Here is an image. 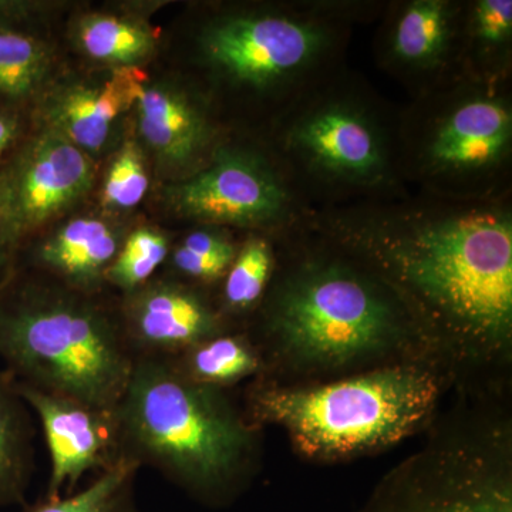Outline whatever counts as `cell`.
I'll list each match as a JSON object with an SVG mask.
<instances>
[{
	"label": "cell",
	"mask_w": 512,
	"mask_h": 512,
	"mask_svg": "<svg viewBox=\"0 0 512 512\" xmlns=\"http://www.w3.org/2000/svg\"><path fill=\"white\" fill-rule=\"evenodd\" d=\"M119 318L136 356L174 357L227 333L224 316L194 286L151 279L121 302Z\"/></svg>",
	"instance_id": "obj_13"
},
{
	"label": "cell",
	"mask_w": 512,
	"mask_h": 512,
	"mask_svg": "<svg viewBox=\"0 0 512 512\" xmlns=\"http://www.w3.org/2000/svg\"><path fill=\"white\" fill-rule=\"evenodd\" d=\"M140 466L123 457L101 471L92 484L67 497H46L23 512H137L134 480Z\"/></svg>",
	"instance_id": "obj_23"
},
{
	"label": "cell",
	"mask_w": 512,
	"mask_h": 512,
	"mask_svg": "<svg viewBox=\"0 0 512 512\" xmlns=\"http://www.w3.org/2000/svg\"><path fill=\"white\" fill-rule=\"evenodd\" d=\"M170 256V241L156 228L141 227L127 235L106 274V284L123 295L148 284Z\"/></svg>",
	"instance_id": "obj_24"
},
{
	"label": "cell",
	"mask_w": 512,
	"mask_h": 512,
	"mask_svg": "<svg viewBox=\"0 0 512 512\" xmlns=\"http://www.w3.org/2000/svg\"><path fill=\"white\" fill-rule=\"evenodd\" d=\"M74 39L94 62L140 69L156 53L158 30L137 16L90 13L77 22Z\"/></svg>",
	"instance_id": "obj_19"
},
{
	"label": "cell",
	"mask_w": 512,
	"mask_h": 512,
	"mask_svg": "<svg viewBox=\"0 0 512 512\" xmlns=\"http://www.w3.org/2000/svg\"><path fill=\"white\" fill-rule=\"evenodd\" d=\"M116 417L123 457L210 503L234 490L254 451V430L222 389L192 382L168 357L136 356Z\"/></svg>",
	"instance_id": "obj_2"
},
{
	"label": "cell",
	"mask_w": 512,
	"mask_h": 512,
	"mask_svg": "<svg viewBox=\"0 0 512 512\" xmlns=\"http://www.w3.org/2000/svg\"><path fill=\"white\" fill-rule=\"evenodd\" d=\"M237 252L231 238L217 229L205 228L188 234L168 258L175 274L210 284L224 278Z\"/></svg>",
	"instance_id": "obj_26"
},
{
	"label": "cell",
	"mask_w": 512,
	"mask_h": 512,
	"mask_svg": "<svg viewBox=\"0 0 512 512\" xmlns=\"http://www.w3.org/2000/svg\"><path fill=\"white\" fill-rule=\"evenodd\" d=\"M439 392L426 367L394 365L323 386L259 387L249 410L256 421L282 427L303 456L335 460L410 436L433 412Z\"/></svg>",
	"instance_id": "obj_5"
},
{
	"label": "cell",
	"mask_w": 512,
	"mask_h": 512,
	"mask_svg": "<svg viewBox=\"0 0 512 512\" xmlns=\"http://www.w3.org/2000/svg\"><path fill=\"white\" fill-rule=\"evenodd\" d=\"M367 512H512L510 478L478 458H443L387 488Z\"/></svg>",
	"instance_id": "obj_15"
},
{
	"label": "cell",
	"mask_w": 512,
	"mask_h": 512,
	"mask_svg": "<svg viewBox=\"0 0 512 512\" xmlns=\"http://www.w3.org/2000/svg\"><path fill=\"white\" fill-rule=\"evenodd\" d=\"M53 66L45 40L22 25L0 23V101L18 106L42 93Z\"/></svg>",
	"instance_id": "obj_21"
},
{
	"label": "cell",
	"mask_w": 512,
	"mask_h": 512,
	"mask_svg": "<svg viewBox=\"0 0 512 512\" xmlns=\"http://www.w3.org/2000/svg\"><path fill=\"white\" fill-rule=\"evenodd\" d=\"M12 377L0 375V507L19 503L33 468V431Z\"/></svg>",
	"instance_id": "obj_20"
},
{
	"label": "cell",
	"mask_w": 512,
	"mask_h": 512,
	"mask_svg": "<svg viewBox=\"0 0 512 512\" xmlns=\"http://www.w3.org/2000/svg\"><path fill=\"white\" fill-rule=\"evenodd\" d=\"M265 330L282 359L313 372L386 356L421 332L376 272L332 255L308 256L278 282Z\"/></svg>",
	"instance_id": "obj_4"
},
{
	"label": "cell",
	"mask_w": 512,
	"mask_h": 512,
	"mask_svg": "<svg viewBox=\"0 0 512 512\" xmlns=\"http://www.w3.org/2000/svg\"><path fill=\"white\" fill-rule=\"evenodd\" d=\"M148 187L143 150L136 141L127 140L111 160L101 185V202L109 210H131L144 200Z\"/></svg>",
	"instance_id": "obj_27"
},
{
	"label": "cell",
	"mask_w": 512,
	"mask_h": 512,
	"mask_svg": "<svg viewBox=\"0 0 512 512\" xmlns=\"http://www.w3.org/2000/svg\"><path fill=\"white\" fill-rule=\"evenodd\" d=\"M0 357L9 375L43 392L116 409L136 355L119 318L59 282L0 288Z\"/></svg>",
	"instance_id": "obj_3"
},
{
	"label": "cell",
	"mask_w": 512,
	"mask_h": 512,
	"mask_svg": "<svg viewBox=\"0 0 512 512\" xmlns=\"http://www.w3.org/2000/svg\"><path fill=\"white\" fill-rule=\"evenodd\" d=\"M463 3L409 0L394 6L382 30V63L427 93L461 73Z\"/></svg>",
	"instance_id": "obj_12"
},
{
	"label": "cell",
	"mask_w": 512,
	"mask_h": 512,
	"mask_svg": "<svg viewBox=\"0 0 512 512\" xmlns=\"http://www.w3.org/2000/svg\"><path fill=\"white\" fill-rule=\"evenodd\" d=\"M291 181L261 151L220 146L202 170L168 184L164 200L185 220L222 227H279L298 217Z\"/></svg>",
	"instance_id": "obj_9"
},
{
	"label": "cell",
	"mask_w": 512,
	"mask_h": 512,
	"mask_svg": "<svg viewBox=\"0 0 512 512\" xmlns=\"http://www.w3.org/2000/svg\"><path fill=\"white\" fill-rule=\"evenodd\" d=\"M274 269L271 244L262 237H251L238 248L234 262L225 274L224 306L229 312H247L264 296Z\"/></svg>",
	"instance_id": "obj_25"
},
{
	"label": "cell",
	"mask_w": 512,
	"mask_h": 512,
	"mask_svg": "<svg viewBox=\"0 0 512 512\" xmlns=\"http://www.w3.org/2000/svg\"><path fill=\"white\" fill-rule=\"evenodd\" d=\"M338 16L325 8H262L225 13L198 36L202 63L215 77L291 106L322 80L340 39Z\"/></svg>",
	"instance_id": "obj_7"
},
{
	"label": "cell",
	"mask_w": 512,
	"mask_h": 512,
	"mask_svg": "<svg viewBox=\"0 0 512 512\" xmlns=\"http://www.w3.org/2000/svg\"><path fill=\"white\" fill-rule=\"evenodd\" d=\"M192 382L224 389L255 375L261 359L244 336L224 335L205 340L180 355L168 357Z\"/></svg>",
	"instance_id": "obj_22"
},
{
	"label": "cell",
	"mask_w": 512,
	"mask_h": 512,
	"mask_svg": "<svg viewBox=\"0 0 512 512\" xmlns=\"http://www.w3.org/2000/svg\"><path fill=\"white\" fill-rule=\"evenodd\" d=\"M133 109L138 136L164 173L184 180L210 163L220 144L207 107L173 83L138 86Z\"/></svg>",
	"instance_id": "obj_14"
},
{
	"label": "cell",
	"mask_w": 512,
	"mask_h": 512,
	"mask_svg": "<svg viewBox=\"0 0 512 512\" xmlns=\"http://www.w3.org/2000/svg\"><path fill=\"white\" fill-rule=\"evenodd\" d=\"M12 383L45 433L52 461L46 497H62L90 471L101 473L123 458L116 409H100L15 379Z\"/></svg>",
	"instance_id": "obj_11"
},
{
	"label": "cell",
	"mask_w": 512,
	"mask_h": 512,
	"mask_svg": "<svg viewBox=\"0 0 512 512\" xmlns=\"http://www.w3.org/2000/svg\"><path fill=\"white\" fill-rule=\"evenodd\" d=\"M15 107L0 106V167L22 141V120Z\"/></svg>",
	"instance_id": "obj_28"
},
{
	"label": "cell",
	"mask_w": 512,
	"mask_h": 512,
	"mask_svg": "<svg viewBox=\"0 0 512 512\" xmlns=\"http://www.w3.org/2000/svg\"><path fill=\"white\" fill-rule=\"evenodd\" d=\"M15 252L10 251L2 239H0V288L8 282L10 264H12V258Z\"/></svg>",
	"instance_id": "obj_29"
},
{
	"label": "cell",
	"mask_w": 512,
	"mask_h": 512,
	"mask_svg": "<svg viewBox=\"0 0 512 512\" xmlns=\"http://www.w3.org/2000/svg\"><path fill=\"white\" fill-rule=\"evenodd\" d=\"M504 82L460 76L420 94L399 128L400 170L433 197L498 198L512 157V106Z\"/></svg>",
	"instance_id": "obj_6"
},
{
	"label": "cell",
	"mask_w": 512,
	"mask_h": 512,
	"mask_svg": "<svg viewBox=\"0 0 512 512\" xmlns=\"http://www.w3.org/2000/svg\"><path fill=\"white\" fill-rule=\"evenodd\" d=\"M146 80L140 69L114 70L104 80H72L43 93L39 106L42 127L55 131L86 153L97 156L109 143L121 114L133 109L138 86Z\"/></svg>",
	"instance_id": "obj_16"
},
{
	"label": "cell",
	"mask_w": 512,
	"mask_h": 512,
	"mask_svg": "<svg viewBox=\"0 0 512 512\" xmlns=\"http://www.w3.org/2000/svg\"><path fill=\"white\" fill-rule=\"evenodd\" d=\"M512 46L511 0H477L463 5L461 73L505 80Z\"/></svg>",
	"instance_id": "obj_18"
},
{
	"label": "cell",
	"mask_w": 512,
	"mask_h": 512,
	"mask_svg": "<svg viewBox=\"0 0 512 512\" xmlns=\"http://www.w3.org/2000/svg\"><path fill=\"white\" fill-rule=\"evenodd\" d=\"M279 150L292 180L332 190H380L400 170L399 131L375 104L320 80L286 107Z\"/></svg>",
	"instance_id": "obj_8"
},
{
	"label": "cell",
	"mask_w": 512,
	"mask_h": 512,
	"mask_svg": "<svg viewBox=\"0 0 512 512\" xmlns=\"http://www.w3.org/2000/svg\"><path fill=\"white\" fill-rule=\"evenodd\" d=\"M315 224L392 286L421 330L484 355L510 345L512 215L497 198L362 205Z\"/></svg>",
	"instance_id": "obj_1"
},
{
	"label": "cell",
	"mask_w": 512,
	"mask_h": 512,
	"mask_svg": "<svg viewBox=\"0 0 512 512\" xmlns=\"http://www.w3.org/2000/svg\"><path fill=\"white\" fill-rule=\"evenodd\" d=\"M92 158L49 128L20 141L0 167V239L16 249L92 190Z\"/></svg>",
	"instance_id": "obj_10"
},
{
	"label": "cell",
	"mask_w": 512,
	"mask_h": 512,
	"mask_svg": "<svg viewBox=\"0 0 512 512\" xmlns=\"http://www.w3.org/2000/svg\"><path fill=\"white\" fill-rule=\"evenodd\" d=\"M124 237L117 225L97 217H77L60 225L33 249V262L55 282L96 295L119 254Z\"/></svg>",
	"instance_id": "obj_17"
}]
</instances>
